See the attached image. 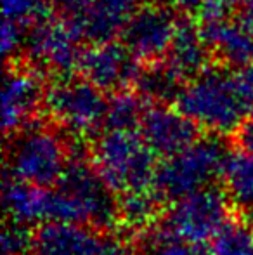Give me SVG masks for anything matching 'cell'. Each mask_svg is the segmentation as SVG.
<instances>
[{"label": "cell", "mask_w": 253, "mask_h": 255, "mask_svg": "<svg viewBox=\"0 0 253 255\" xmlns=\"http://www.w3.org/2000/svg\"><path fill=\"white\" fill-rule=\"evenodd\" d=\"M49 221L88 224L106 233L120 224L118 200L92 158L71 156L61 181L51 189Z\"/></svg>", "instance_id": "cell-1"}, {"label": "cell", "mask_w": 253, "mask_h": 255, "mask_svg": "<svg viewBox=\"0 0 253 255\" xmlns=\"http://www.w3.org/2000/svg\"><path fill=\"white\" fill-rule=\"evenodd\" d=\"M175 106L199 128L219 135L234 134L253 108L238 75L231 73L226 66H210L186 82L177 96Z\"/></svg>", "instance_id": "cell-2"}, {"label": "cell", "mask_w": 253, "mask_h": 255, "mask_svg": "<svg viewBox=\"0 0 253 255\" xmlns=\"http://www.w3.org/2000/svg\"><path fill=\"white\" fill-rule=\"evenodd\" d=\"M92 161L115 195L155 188L156 154L135 130H106L92 146Z\"/></svg>", "instance_id": "cell-3"}, {"label": "cell", "mask_w": 253, "mask_h": 255, "mask_svg": "<svg viewBox=\"0 0 253 255\" xmlns=\"http://www.w3.org/2000/svg\"><path fill=\"white\" fill-rule=\"evenodd\" d=\"M231 153L222 135H201L189 148L158 163L155 189L163 200L175 202L203 188L215 186L224 175Z\"/></svg>", "instance_id": "cell-4"}, {"label": "cell", "mask_w": 253, "mask_h": 255, "mask_svg": "<svg viewBox=\"0 0 253 255\" xmlns=\"http://www.w3.org/2000/svg\"><path fill=\"white\" fill-rule=\"evenodd\" d=\"M10 177L40 188H54L70 163V144L56 130L30 124L10 135L5 148Z\"/></svg>", "instance_id": "cell-5"}, {"label": "cell", "mask_w": 253, "mask_h": 255, "mask_svg": "<svg viewBox=\"0 0 253 255\" xmlns=\"http://www.w3.org/2000/svg\"><path fill=\"white\" fill-rule=\"evenodd\" d=\"M90 82L59 78L45 91L44 106L54 122L77 137L106 127L108 98Z\"/></svg>", "instance_id": "cell-6"}, {"label": "cell", "mask_w": 253, "mask_h": 255, "mask_svg": "<svg viewBox=\"0 0 253 255\" xmlns=\"http://www.w3.org/2000/svg\"><path fill=\"white\" fill-rule=\"evenodd\" d=\"M231 202L226 191L208 186L175 200L165 212L163 224L192 245L212 242L229 221Z\"/></svg>", "instance_id": "cell-7"}, {"label": "cell", "mask_w": 253, "mask_h": 255, "mask_svg": "<svg viewBox=\"0 0 253 255\" xmlns=\"http://www.w3.org/2000/svg\"><path fill=\"white\" fill-rule=\"evenodd\" d=\"M80 40L77 31L66 21L49 16L31 24V30L26 33L24 49L38 66L59 75V78H71L75 71L80 70L84 54Z\"/></svg>", "instance_id": "cell-8"}, {"label": "cell", "mask_w": 253, "mask_h": 255, "mask_svg": "<svg viewBox=\"0 0 253 255\" xmlns=\"http://www.w3.org/2000/svg\"><path fill=\"white\" fill-rule=\"evenodd\" d=\"M78 71L102 92L115 94L128 91L137 84L142 73V63L128 51L125 44L115 40L97 42L84 49Z\"/></svg>", "instance_id": "cell-9"}, {"label": "cell", "mask_w": 253, "mask_h": 255, "mask_svg": "<svg viewBox=\"0 0 253 255\" xmlns=\"http://www.w3.org/2000/svg\"><path fill=\"white\" fill-rule=\"evenodd\" d=\"M177 21L165 3L139 5L122 33L123 44L141 63H160L172 45Z\"/></svg>", "instance_id": "cell-10"}, {"label": "cell", "mask_w": 253, "mask_h": 255, "mask_svg": "<svg viewBox=\"0 0 253 255\" xmlns=\"http://www.w3.org/2000/svg\"><path fill=\"white\" fill-rule=\"evenodd\" d=\"M201 128L179 108L156 104L148 106L142 115L137 132L156 156L169 158L184 151L196 142Z\"/></svg>", "instance_id": "cell-11"}, {"label": "cell", "mask_w": 253, "mask_h": 255, "mask_svg": "<svg viewBox=\"0 0 253 255\" xmlns=\"http://www.w3.org/2000/svg\"><path fill=\"white\" fill-rule=\"evenodd\" d=\"M45 101L42 75L28 66H10L2 85V127L7 135L35 122Z\"/></svg>", "instance_id": "cell-12"}, {"label": "cell", "mask_w": 253, "mask_h": 255, "mask_svg": "<svg viewBox=\"0 0 253 255\" xmlns=\"http://www.w3.org/2000/svg\"><path fill=\"white\" fill-rule=\"evenodd\" d=\"M111 240L106 233L78 222L47 221L35 229V255H104Z\"/></svg>", "instance_id": "cell-13"}, {"label": "cell", "mask_w": 253, "mask_h": 255, "mask_svg": "<svg viewBox=\"0 0 253 255\" xmlns=\"http://www.w3.org/2000/svg\"><path fill=\"white\" fill-rule=\"evenodd\" d=\"M199 26L213 57L226 68L241 70L253 61V30L241 17L226 16Z\"/></svg>", "instance_id": "cell-14"}, {"label": "cell", "mask_w": 253, "mask_h": 255, "mask_svg": "<svg viewBox=\"0 0 253 255\" xmlns=\"http://www.w3.org/2000/svg\"><path fill=\"white\" fill-rule=\"evenodd\" d=\"M139 9V0H88L73 30L82 40L90 44L109 42L122 35Z\"/></svg>", "instance_id": "cell-15"}, {"label": "cell", "mask_w": 253, "mask_h": 255, "mask_svg": "<svg viewBox=\"0 0 253 255\" xmlns=\"http://www.w3.org/2000/svg\"><path fill=\"white\" fill-rule=\"evenodd\" d=\"M213 57L201 33V26H196L191 19L182 17L177 21L172 45L163 63L186 84L210 68Z\"/></svg>", "instance_id": "cell-16"}, {"label": "cell", "mask_w": 253, "mask_h": 255, "mask_svg": "<svg viewBox=\"0 0 253 255\" xmlns=\"http://www.w3.org/2000/svg\"><path fill=\"white\" fill-rule=\"evenodd\" d=\"M51 189L7 175L3 182V208L10 221L21 224H42L49 221Z\"/></svg>", "instance_id": "cell-17"}, {"label": "cell", "mask_w": 253, "mask_h": 255, "mask_svg": "<svg viewBox=\"0 0 253 255\" xmlns=\"http://www.w3.org/2000/svg\"><path fill=\"white\" fill-rule=\"evenodd\" d=\"M224 191L241 217H253V153L233 151L224 170Z\"/></svg>", "instance_id": "cell-18"}, {"label": "cell", "mask_w": 253, "mask_h": 255, "mask_svg": "<svg viewBox=\"0 0 253 255\" xmlns=\"http://www.w3.org/2000/svg\"><path fill=\"white\" fill-rule=\"evenodd\" d=\"M163 198L155 188L148 191L127 193L118 198V214L120 224L125 228L142 231L156 222L162 214Z\"/></svg>", "instance_id": "cell-19"}, {"label": "cell", "mask_w": 253, "mask_h": 255, "mask_svg": "<svg viewBox=\"0 0 253 255\" xmlns=\"http://www.w3.org/2000/svg\"><path fill=\"white\" fill-rule=\"evenodd\" d=\"M182 85L184 82L163 61H160V63L146 64V68H142L135 87L146 101L165 104L167 101L175 103Z\"/></svg>", "instance_id": "cell-20"}, {"label": "cell", "mask_w": 253, "mask_h": 255, "mask_svg": "<svg viewBox=\"0 0 253 255\" xmlns=\"http://www.w3.org/2000/svg\"><path fill=\"white\" fill-rule=\"evenodd\" d=\"M135 243L139 255H196L198 250L163 222L162 226H149L139 231Z\"/></svg>", "instance_id": "cell-21"}, {"label": "cell", "mask_w": 253, "mask_h": 255, "mask_svg": "<svg viewBox=\"0 0 253 255\" xmlns=\"http://www.w3.org/2000/svg\"><path fill=\"white\" fill-rule=\"evenodd\" d=\"M144 98L139 92L122 91L111 94L108 99V113H106V128L108 130H135L144 115Z\"/></svg>", "instance_id": "cell-22"}, {"label": "cell", "mask_w": 253, "mask_h": 255, "mask_svg": "<svg viewBox=\"0 0 253 255\" xmlns=\"http://www.w3.org/2000/svg\"><path fill=\"white\" fill-rule=\"evenodd\" d=\"M215 255H253V231L247 221L229 219L212 240Z\"/></svg>", "instance_id": "cell-23"}, {"label": "cell", "mask_w": 253, "mask_h": 255, "mask_svg": "<svg viewBox=\"0 0 253 255\" xmlns=\"http://www.w3.org/2000/svg\"><path fill=\"white\" fill-rule=\"evenodd\" d=\"M3 19L23 24H35L49 17V0H2Z\"/></svg>", "instance_id": "cell-24"}, {"label": "cell", "mask_w": 253, "mask_h": 255, "mask_svg": "<svg viewBox=\"0 0 253 255\" xmlns=\"http://www.w3.org/2000/svg\"><path fill=\"white\" fill-rule=\"evenodd\" d=\"M35 231L28 224L10 221L3 228L2 255H28L33 252Z\"/></svg>", "instance_id": "cell-25"}, {"label": "cell", "mask_w": 253, "mask_h": 255, "mask_svg": "<svg viewBox=\"0 0 253 255\" xmlns=\"http://www.w3.org/2000/svg\"><path fill=\"white\" fill-rule=\"evenodd\" d=\"M23 30V24L10 19H3L2 30H0V47H2V54L5 59H12L21 49H24L26 33Z\"/></svg>", "instance_id": "cell-26"}, {"label": "cell", "mask_w": 253, "mask_h": 255, "mask_svg": "<svg viewBox=\"0 0 253 255\" xmlns=\"http://www.w3.org/2000/svg\"><path fill=\"white\" fill-rule=\"evenodd\" d=\"M234 142L243 151L253 153V108L248 111L245 120L241 122L240 128L234 132Z\"/></svg>", "instance_id": "cell-27"}, {"label": "cell", "mask_w": 253, "mask_h": 255, "mask_svg": "<svg viewBox=\"0 0 253 255\" xmlns=\"http://www.w3.org/2000/svg\"><path fill=\"white\" fill-rule=\"evenodd\" d=\"M206 2H208V0H163V3H165L167 7L182 10V12H187V14H196Z\"/></svg>", "instance_id": "cell-28"}, {"label": "cell", "mask_w": 253, "mask_h": 255, "mask_svg": "<svg viewBox=\"0 0 253 255\" xmlns=\"http://www.w3.org/2000/svg\"><path fill=\"white\" fill-rule=\"evenodd\" d=\"M238 78H240V84H241V87H243L245 94H247L248 101H250L253 106V61L248 66L241 68L240 73H238Z\"/></svg>", "instance_id": "cell-29"}, {"label": "cell", "mask_w": 253, "mask_h": 255, "mask_svg": "<svg viewBox=\"0 0 253 255\" xmlns=\"http://www.w3.org/2000/svg\"><path fill=\"white\" fill-rule=\"evenodd\" d=\"M241 19L253 30V0H245L241 7Z\"/></svg>", "instance_id": "cell-30"}, {"label": "cell", "mask_w": 253, "mask_h": 255, "mask_svg": "<svg viewBox=\"0 0 253 255\" xmlns=\"http://www.w3.org/2000/svg\"><path fill=\"white\" fill-rule=\"evenodd\" d=\"M123 254H125L123 247L120 245V243H116L115 240H111V243H109L108 250L104 252V255H123Z\"/></svg>", "instance_id": "cell-31"}, {"label": "cell", "mask_w": 253, "mask_h": 255, "mask_svg": "<svg viewBox=\"0 0 253 255\" xmlns=\"http://www.w3.org/2000/svg\"><path fill=\"white\" fill-rule=\"evenodd\" d=\"M196 255H215V254H213L212 250L208 252V250H205V249H198L196 250Z\"/></svg>", "instance_id": "cell-32"}, {"label": "cell", "mask_w": 253, "mask_h": 255, "mask_svg": "<svg viewBox=\"0 0 253 255\" xmlns=\"http://www.w3.org/2000/svg\"><path fill=\"white\" fill-rule=\"evenodd\" d=\"M227 2H229L231 5H234V3H243L245 0H227Z\"/></svg>", "instance_id": "cell-33"}, {"label": "cell", "mask_w": 253, "mask_h": 255, "mask_svg": "<svg viewBox=\"0 0 253 255\" xmlns=\"http://www.w3.org/2000/svg\"><path fill=\"white\" fill-rule=\"evenodd\" d=\"M123 255H128V254H127V252H125V254H123Z\"/></svg>", "instance_id": "cell-34"}]
</instances>
